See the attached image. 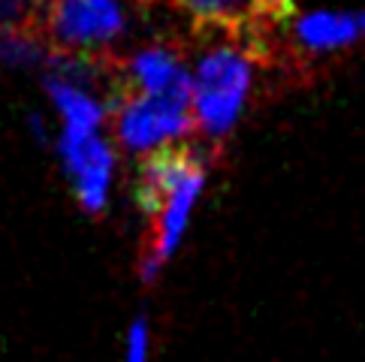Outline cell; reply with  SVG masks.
<instances>
[{
  "label": "cell",
  "mask_w": 365,
  "mask_h": 362,
  "mask_svg": "<svg viewBox=\"0 0 365 362\" xmlns=\"http://www.w3.org/2000/svg\"><path fill=\"white\" fill-rule=\"evenodd\" d=\"M43 33L55 48L106 55L130 31L124 0H43Z\"/></svg>",
  "instance_id": "5"
},
{
  "label": "cell",
  "mask_w": 365,
  "mask_h": 362,
  "mask_svg": "<svg viewBox=\"0 0 365 362\" xmlns=\"http://www.w3.org/2000/svg\"><path fill=\"white\" fill-rule=\"evenodd\" d=\"M43 88L55 115V133H97L109 130L112 100H106L103 88L82 85L73 79L43 73Z\"/></svg>",
  "instance_id": "7"
},
{
  "label": "cell",
  "mask_w": 365,
  "mask_h": 362,
  "mask_svg": "<svg viewBox=\"0 0 365 362\" xmlns=\"http://www.w3.org/2000/svg\"><path fill=\"white\" fill-rule=\"evenodd\" d=\"M151 351H154V329L151 320L145 314H139L127 323L124 329V351H121V362H151Z\"/></svg>",
  "instance_id": "11"
},
{
  "label": "cell",
  "mask_w": 365,
  "mask_h": 362,
  "mask_svg": "<svg viewBox=\"0 0 365 362\" xmlns=\"http://www.w3.org/2000/svg\"><path fill=\"white\" fill-rule=\"evenodd\" d=\"M51 145L76 205L91 217L106 214L118 185V145L112 133H55Z\"/></svg>",
  "instance_id": "4"
},
{
  "label": "cell",
  "mask_w": 365,
  "mask_h": 362,
  "mask_svg": "<svg viewBox=\"0 0 365 362\" xmlns=\"http://www.w3.org/2000/svg\"><path fill=\"white\" fill-rule=\"evenodd\" d=\"M359 21H362V31H365V12H359Z\"/></svg>",
  "instance_id": "14"
},
{
  "label": "cell",
  "mask_w": 365,
  "mask_h": 362,
  "mask_svg": "<svg viewBox=\"0 0 365 362\" xmlns=\"http://www.w3.org/2000/svg\"><path fill=\"white\" fill-rule=\"evenodd\" d=\"M109 133L121 151L133 157H148V154L185 145L197 133V127H193L190 100L127 90L118 103H112Z\"/></svg>",
  "instance_id": "3"
},
{
  "label": "cell",
  "mask_w": 365,
  "mask_h": 362,
  "mask_svg": "<svg viewBox=\"0 0 365 362\" xmlns=\"http://www.w3.org/2000/svg\"><path fill=\"white\" fill-rule=\"evenodd\" d=\"M43 0H0V31L40 21Z\"/></svg>",
  "instance_id": "12"
},
{
  "label": "cell",
  "mask_w": 365,
  "mask_h": 362,
  "mask_svg": "<svg viewBox=\"0 0 365 362\" xmlns=\"http://www.w3.org/2000/svg\"><path fill=\"white\" fill-rule=\"evenodd\" d=\"M365 36L359 12L347 9H308L290 19V43L299 55L329 58L347 51Z\"/></svg>",
  "instance_id": "8"
},
{
  "label": "cell",
  "mask_w": 365,
  "mask_h": 362,
  "mask_svg": "<svg viewBox=\"0 0 365 362\" xmlns=\"http://www.w3.org/2000/svg\"><path fill=\"white\" fill-rule=\"evenodd\" d=\"M121 73L127 90L151 97L190 100V63L175 46L166 43L139 46L124 58Z\"/></svg>",
  "instance_id": "6"
},
{
  "label": "cell",
  "mask_w": 365,
  "mask_h": 362,
  "mask_svg": "<svg viewBox=\"0 0 365 362\" xmlns=\"http://www.w3.org/2000/svg\"><path fill=\"white\" fill-rule=\"evenodd\" d=\"M208 187V160L190 145H175L142 157L136 202L151 217V239L139 260L142 284H154L187 239Z\"/></svg>",
  "instance_id": "1"
},
{
  "label": "cell",
  "mask_w": 365,
  "mask_h": 362,
  "mask_svg": "<svg viewBox=\"0 0 365 362\" xmlns=\"http://www.w3.org/2000/svg\"><path fill=\"white\" fill-rule=\"evenodd\" d=\"M55 46L34 24L0 31V70L12 73H43Z\"/></svg>",
  "instance_id": "9"
},
{
  "label": "cell",
  "mask_w": 365,
  "mask_h": 362,
  "mask_svg": "<svg viewBox=\"0 0 365 362\" xmlns=\"http://www.w3.org/2000/svg\"><path fill=\"white\" fill-rule=\"evenodd\" d=\"M257 88V61L239 43H215L190 63V112L197 133L224 142L245 118Z\"/></svg>",
  "instance_id": "2"
},
{
  "label": "cell",
  "mask_w": 365,
  "mask_h": 362,
  "mask_svg": "<svg viewBox=\"0 0 365 362\" xmlns=\"http://www.w3.org/2000/svg\"><path fill=\"white\" fill-rule=\"evenodd\" d=\"M175 6L205 28H239L257 16L254 0H175Z\"/></svg>",
  "instance_id": "10"
},
{
  "label": "cell",
  "mask_w": 365,
  "mask_h": 362,
  "mask_svg": "<svg viewBox=\"0 0 365 362\" xmlns=\"http://www.w3.org/2000/svg\"><path fill=\"white\" fill-rule=\"evenodd\" d=\"M257 12L272 19H290V9H293V0H254Z\"/></svg>",
  "instance_id": "13"
}]
</instances>
